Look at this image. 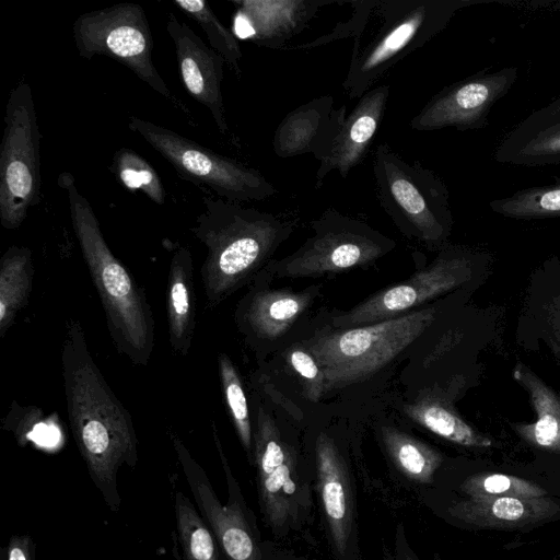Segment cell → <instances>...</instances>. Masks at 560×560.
Listing matches in <instances>:
<instances>
[{
  "label": "cell",
  "mask_w": 560,
  "mask_h": 560,
  "mask_svg": "<svg viewBox=\"0 0 560 560\" xmlns=\"http://www.w3.org/2000/svg\"><path fill=\"white\" fill-rule=\"evenodd\" d=\"M406 413L434 434L468 447H489L492 442L439 400H420L405 407Z\"/></svg>",
  "instance_id": "4316f807"
},
{
  "label": "cell",
  "mask_w": 560,
  "mask_h": 560,
  "mask_svg": "<svg viewBox=\"0 0 560 560\" xmlns=\"http://www.w3.org/2000/svg\"><path fill=\"white\" fill-rule=\"evenodd\" d=\"M166 31L176 56L182 83L198 103L210 112L217 128L229 132L222 96L224 58L209 47L172 12L167 14Z\"/></svg>",
  "instance_id": "9a60e30c"
},
{
  "label": "cell",
  "mask_w": 560,
  "mask_h": 560,
  "mask_svg": "<svg viewBox=\"0 0 560 560\" xmlns=\"http://www.w3.org/2000/svg\"><path fill=\"white\" fill-rule=\"evenodd\" d=\"M383 440L388 453L401 471L419 481L431 480L442 460L438 452L392 428L383 429Z\"/></svg>",
  "instance_id": "f1b7e54d"
},
{
  "label": "cell",
  "mask_w": 560,
  "mask_h": 560,
  "mask_svg": "<svg viewBox=\"0 0 560 560\" xmlns=\"http://www.w3.org/2000/svg\"><path fill=\"white\" fill-rule=\"evenodd\" d=\"M40 133L32 89L21 80L9 93L0 145V223L16 230L40 195Z\"/></svg>",
  "instance_id": "52a82bcc"
},
{
  "label": "cell",
  "mask_w": 560,
  "mask_h": 560,
  "mask_svg": "<svg viewBox=\"0 0 560 560\" xmlns=\"http://www.w3.org/2000/svg\"><path fill=\"white\" fill-rule=\"evenodd\" d=\"M79 56L91 60L107 56L131 70L141 81L182 110L153 63V38L143 8L122 2L80 14L72 24Z\"/></svg>",
  "instance_id": "9c48e42d"
},
{
  "label": "cell",
  "mask_w": 560,
  "mask_h": 560,
  "mask_svg": "<svg viewBox=\"0 0 560 560\" xmlns=\"http://www.w3.org/2000/svg\"><path fill=\"white\" fill-rule=\"evenodd\" d=\"M316 462L325 515L335 544L343 552L351 527L348 482L338 452L324 434L316 442Z\"/></svg>",
  "instance_id": "603a6c76"
},
{
  "label": "cell",
  "mask_w": 560,
  "mask_h": 560,
  "mask_svg": "<svg viewBox=\"0 0 560 560\" xmlns=\"http://www.w3.org/2000/svg\"><path fill=\"white\" fill-rule=\"evenodd\" d=\"M513 375L527 390L536 412L535 421L514 423L513 429L536 447L560 452V397L523 364L515 366Z\"/></svg>",
  "instance_id": "cb8c5ba5"
},
{
  "label": "cell",
  "mask_w": 560,
  "mask_h": 560,
  "mask_svg": "<svg viewBox=\"0 0 560 560\" xmlns=\"http://www.w3.org/2000/svg\"><path fill=\"white\" fill-rule=\"evenodd\" d=\"M493 0H378L383 23L371 39L354 40L342 89L360 98L396 63L440 34L455 13Z\"/></svg>",
  "instance_id": "277c9868"
},
{
  "label": "cell",
  "mask_w": 560,
  "mask_h": 560,
  "mask_svg": "<svg viewBox=\"0 0 560 560\" xmlns=\"http://www.w3.org/2000/svg\"><path fill=\"white\" fill-rule=\"evenodd\" d=\"M312 301L306 292L254 288L235 312L242 332L248 338L271 340L282 336L305 312Z\"/></svg>",
  "instance_id": "ffe728a7"
},
{
  "label": "cell",
  "mask_w": 560,
  "mask_h": 560,
  "mask_svg": "<svg viewBox=\"0 0 560 560\" xmlns=\"http://www.w3.org/2000/svg\"><path fill=\"white\" fill-rule=\"evenodd\" d=\"M36 545L28 534L12 535L0 550V560H35Z\"/></svg>",
  "instance_id": "d590c367"
},
{
  "label": "cell",
  "mask_w": 560,
  "mask_h": 560,
  "mask_svg": "<svg viewBox=\"0 0 560 560\" xmlns=\"http://www.w3.org/2000/svg\"><path fill=\"white\" fill-rule=\"evenodd\" d=\"M253 422V457L261 511L275 529L295 522L307 504L292 455L271 418L256 407Z\"/></svg>",
  "instance_id": "4fadbf2b"
},
{
  "label": "cell",
  "mask_w": 560,
  "mask_h": 560,
  "mask_svg": "<svg viewBox=\"0 0 560 560\" xmlns=\"http://www.w3.org/2000/svg\"><path fill=\"white\" fill-rule=\"evenodd\" d=\"M61 374L69 425L88 472L110 511L120 509L117 475L138 462L132 418L93 360L79 319L66 320Z\"/></svg>",
  "instance_id": "6da1fadb"
},
{
  "label": "cell",
  "mask_w": 560,
  "mask_h": 560,
  "mask_svg": "<svg viewBox=\"0 0 560 560\" xmlns=\"http://www.w3.org/2000/svg\"><path fill=\"white\" fill-rule=\"evenodd\" d=\"M315 235L295 253L275 264L282 277H315L362 267L395 243L364 222L329 208L312 222Z\"/></svg>",
  "instance_id": "30bf717a"
},
{
  "label": "cell",
  "mask_w": 560,
  "mask_h": 560,
  "mask_svg": "<svg viewBox=\"0 0 560 560\" xmlns=\"http://www.w3.org/2000/svg\"><path fill=\"white\" fill-rule=\"evenodd\" d=\"M174 511L180 560H224L209 524L182 491L175 492Z\"/></svg>",
  "instance_id": "484cf974"
},
{
  "label": "cell",
  "mask_w": 560,
  "mask_h": 560,
  "mask_svg": "<svg viewBox=\"0 0 560 560\" xmlns=\"http://www.w3.org/2000/svg\"><path fill=\"white\" fill-rule=\"evenodd\" d=\"M377 2L378 0L351 1L350 4L353 5L354 9L352 15L347 22H340L328 34L317 37L312 42L292 46L287 50L312 49L349 36H353L355 38L361 37L370 14L374 11Z\"/></svg>",
  "instance_id": "836d02e7"
},
{
  "label": "cell",
  "mask_w": 560,
  "mask_h": 560,
  "mask_svg": "<svg viewBox=\"0 0 560 560\" xmlns=\"http://www.w3.org/2000/svg\"><path fill=\"white\" fill-rule=\"evenodd\" d=\"M471 261L464 255L443 254L409 280L369 298L335 318L337 327H358L397 317L438 295L462 285L471 277Z\"/></svg>",
  "instance_id": "5bb4252c"
},
{
  "label": "cell",
  "mask_w": 560,
  "mask_h": 560,
  "mask_svg": "<svg viewBox=\"0 0 560 560\" xmlns=\"http://www.w3.org/2000/svg\"><path fill=\"white\" fill-rule=\"evenodd\" d=\"M545 314L552 342L560 352V295L555 296L545 306Z\"/></svg>",
  "instance_id": "8d00e7d4"
},
{
  "label": "cell",
  "mask_w": 560,
  "mask_h": 560,
  "mask_svg": "<svg viewBox=\"0 0 560 560\" xmlns=\"http://www.w3.org/2000/svg\"><path fill=\"white\" fill-rule=\"evenodd\" d=\"M166 316L171 348L175 354L185 357L189 353L196 329L194 260L187 246H178L170 261Z\"/></svg>",
  "instance_id": "7402d4cb"
},
{
  "label": "cell",
  "mask_w": 560,
  "mask_h": 560,
  "mask_svg": "<svg viewBox=\"0 0 560 560\" xmlns=\"http://www.w3.org/2000/svg\"><path fill=\"white\" fill-rule=\"evenodd\" d=\"M173 3L203 30L211 48L221 55L225 63L240 75L243 54L238 40L221 23L208 2L203 0H176Z\"/></svg>",
  "instance_id": "f546056e"
},
{
  "label": "cell",
  "mask_w": 560,
  "mask_h": 560,
  "mask_svg": "<svg viewBox=\"0 0 560 560\" xmlns=\"http://www.w3.org/2000/svg\"><path fill=\"white\" fill-rule=\"evenodd\" d=\"M435 308L349 327L308 342L324 375V393L358 383L390 362L434 320Z\"/></svg>",
  "instance_id": "8992f818"
},
{
  "label": "cell",
  "mask_w": 560,
  "mask_h": 560,
  "mask_svg": "<svg viewBox=\"0 0 560 560\" xmlns=\"http://www.w3.org/2000/svg\"><path fill=\"white\" fill-rule=\"evenodd\" d=\"M129 129L160 153L180 177L208 187L219 198L245 203L262 201L277 194V188L257 170L212 150L182 135L129 116Z\"/></svg>",
  "instance_id": "ba28073f"
},
{
  "label": "cell",
  "mask_w": 560,
  "mask_h": 560,
  "mask_svg": "<svg viewBox=\"0 0 560 560\" xmlns=\"http://www.w3.org/2000/svg\"><path fill=\"white\" fill-rule=\"evenodd\" d=\"M329 0H234V25L242 38L272 49H284L285 43L299 34L316 12Z\"/></svg>",
  "instance_id": "e0dca14e"
},
{
  "label": "cell",
  "mask_w": 560,
  "mask_h": 560,
  "mask_svg": "<svg viewBox=\"0 0 560 560\" xmlns=\"http://www.w3.org/2000/svg\"><path fill=\"white\" fill-rule=\"evenodd\" d=\"M288 361L303 381L307 398L318 401L324 394V375L313 354L303 348H292Z\"/></svg>",
  "instance_id": "e575fe53"
},
{
  "label": "cell",
  "mask_w": 560,
  "mask_h": 560,
  "mask_svg": "<svg viewBox=\"0 0 560 560\" xmlns=\"http://www.w3.org/2000/svg\"><path fill=\"white\" fill-rule=\"evenodd\" d=\"M347 106L334 107V97L323 95L289 112L275 130L272 150L283 159L312 154L326 156L347 115Z\"/></svg>",
  "instance_id": "2e32d148"
},
{
  "label": "cell",
  "mask_w": 560,
  "mask_h": 560,
  "mask_svg": "<svg viewBox=\"0 0 560 560\" xmlns=\"http://www.w3.org/2000/svg\"><path fill=\"white\" fill-rule=\"evenodd\" d=\"M118 180L129 190L141 191L156 205H163L166 191L152 165L135 151L121 148L109 166Z\"/></svg>",
  "instance_id": "1f68e13d"
},
{
  "label": "cell",
  "mask_w": 560,
  "mask_h": 560,
  "mask_svg": "<svg viewBox=\"0 0 560 560\" xmlns=\"http://www.w3.org/2000/svg\"><path fill=\"white\" fill-rule=\"evenodd\" d=\"M490 209L511 219L560 218V176H553V183L524 188L509 197L489 202Z\"/></svg>",
  "instance_id": "83f0119b"
},
{
  "label": "cell",
  "mask_w": 560,
  "mask_h": 560,
  "mask_svg": "<svg viewBox=\"0 0 560 560\" xmlns=\"http://www.w3.org/2000/svg\"><path fill=\"white\" fill-rule=\"evenodd\" d=\"M213 439L228 485V501L222 503L202 466L182 439L170 432L178 463L197 509L212 529L224 560H262L261 551L240 486L233 476L214 424Z\"/></svg>",
  "instance_id": "8fae6325"
},
{
  "label": "cell",
  "mask_w": 560,
  "mask_h": 560,
  "mask_svg": "<svg viewBox=\"0 0 560 560\" xmlns=\"http://www.w3.org/2000/svg\"><path fill=\"white\" fill-rule=\"evenodd\" d=\"M58 185L67 194L74 235L101 299L114 347L132 364L145 366L154 347V319L145 292L112 253L73 175L62 172Z\"/></svg>",
  "instance_id": "3957f363"
},
{
  "label": "cell",
  "mask_w": 560,
  "mask_h": 560,
  "mask_svg": "<svg viewBox=\"0 0 560 560\" xmlns=\"http://www.w3.org/2000/svg\"><path fill=\"white\" fill-rule=\"evenodd\" d=\"M190 228L207 248L200 267L205 310L211 311L243 287L294 230V220L205 196Z\"/></svg>",
  "instance_id": "7a4b0ae2"
},
{
  "label": "cell",
  "mask_w": 560,
  "mask_h": 560,
  "mask_svg": "<svg viewBox=\"0 0 560 560\" xmlns=\"http://www.w3.org/2000/svg\"><path fill=\"white\" fill-rule=\"evenodd\" d=\"M517 78L518 68L514 66L495 71L481 69L434 94L409 126L416 131L447 127L458 131L483 129L489 124L491 108L512 89Z\"/></svg>",
  "instance_id": "7c38bea8"
},
{
  "label": "cell",
  "mask_w": 560,
  "mask_h": 560,
  "mask_svg": "<svg viewBox=\"0 0 560 560\" xmlns=\"http://www.w3.org/2000/svg\"><path fill=\"white\" fill-rule=\"evenodd\" d=\"M373 175L380 205L404 233L431 246L446 240L453 217L439 175L419 161L406 162L386 142L374 150Z\"/></svg>",
  "instance_id": "5b68a950"
},
{
  "label": "cell",
  "mask_w": 560,
  "mask_h": 560,
  "mask_svg": "<svg viewBox=\"0 0 560 560\" xmlns=\"http://www.w3.org/2000/svg\"><path fill=\"white\" fill-rule=\"evenodd\" d=\"M222 394L237 436L249 458L253 457V422L237 369L225 353L218 355Z\"/></svg>",
  "instance_id": "4dcf8cb0"
},
{
  "label": "cell",
  "mask_w": 560,
  "mask_h": 560,
  "mask_svg": "<svg viewBox=\"0 0 560 560\" xmlns=\"http://www.w3.org/2000/svg\"><path fill=\"white\" fill-rule=\"evenodd\" d=\"M493 158L517 166L560 165V95L508 131Z\"/></svg>",
  "instance_id": "d6986e66"
},
{
  "label": "cell",
  "mask_w": 560,
  "mask_h": 560,
  "mask_svg": "<svg viewBox=\"0 0 560 560\" xmlns=\"http://www.w3.org/2000/svg\"><path fill=\"white\" fill-rule=\"evenodd\" d=\"M462 491L469 498L517 497L542 498L547 491L538 485L511 475L478 474L467 478Z\"/></svg>",
  "instance_id": "d6a6232c"
},
{
  "label": "cell",
  "mask_w": 560,
  "mask_h": 560,
  "mask_svg": "<svg viewBox=\"0 0 560 560\" xmlns=\"http://www.w3.org/2000/svg\"><path fill=\"white\" fill-rule=\"evenodd\" d=\"M32 252L10 246L0 260V338H4L20 311L26 306L33 287Z\"/></svg>",
  "instance_id": "d4e9b609"
},
{
  "label": "cell",
  "mask_w": 560,
  "mask_h": 560,
  "mask_svg": "<svg viewBox=\"0 0 560 560\" xmlns=\"http://www.w3.org/2000/svg\"><path fill=\"white\" fill-rule=\"evenodd\" d=\"M388 97L389 86L382 84L372 88L359 98L352 112L346 117L326 156L319 162L315 176L316 188L323 185L324 178L331 171H337L346 178L365 158L382 124Z\"/></svg>",
  "instance_id": "ac0fdd59"
},
{
  "label": "cell",
  "mask_w": 560,
  "mask_h": 560,
  "mask_svg": "<svg viewBox=\"0 0 560 560\" xmlns=\"http://www.w3.org/2000/svg\"><path fill=\"white\" fill-rule=\"evenodd\" d=\"M560 506L548 498L482 497L456 502L450 513L480 528H516L550 518Z\"/></svg>",
  "instance_id": "44dd1931"
}]
</instances>
